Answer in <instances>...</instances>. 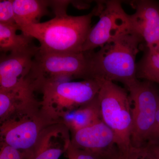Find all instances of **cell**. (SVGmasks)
Returning a JSON list of instances; mask_svg holds the SVG:
<instances>
[{"label": "cell", "mask_w": 159, "mask_h": 159, "mask_svg": "<svg viewBox=\"0 0 159 159\" xmlns=\"http://www.w3.org/2000/svg\"><path fill=\"white\" fill-rule=\"evenodd\" d=\"M97 3L95 9L99 20L90 30L81 52L94 51L132 31L130 15L124 11L120 1L111 0Z\"/></svg>", "instance_id": "ba28073f"}, {"label": "cell", "mask_w": 159, "mask_h": 159, "mask_svg": "<svg viewBox=\"0 0 159 159\" xmlns=\"http://www.w3.org/2000/svg\"><path fill=\"white\" fill-rule=\"evenodd\" d=\"M138 151L152 159H159V145H146Z\"/></svg>", "instance_id": "7402d4cb"}, {"label": "cell", "mask_w": 159, "mask_h": 159, "mask_svg": "<svg viewBox=\"0 0 159 159\" xmlns=\"http://www.w3.org/2000/svg\"><path fill=\"white\" fill-rule=\"evenodd\" d=\"M111 159H152L145 155L140 153L136 151H134L128 157H124L118 154Z\"/></svg>", "instance_id": "603a6c76"}, {"label": "cell", "mask_w": 159, "mask_h": 159, "mask_svg": "<svg viewBox=\"0 0 159 159\" xmlns=\"http://www.w3.org/2000/svg\"><path fill=\"white\" fill-rule=\"evenodd\" d=\"M32 90H0V122L25 111L40 106Z\"/></svg>", "instance_id": "4fadbf2b"}, {"label": "cell", "mask_w": 159, "mask_h": 159, "mask_svg": "<svg viewBox=\"0 0 159 159\" xmlns=\"http://www.w3.org/2000/svg\"><path fill=\"white\" fill-rule=\"evenodd\" d=\"M16 22L21 27L39 23L43 16L49 14L50 1L13 0Z\"/></svg>", "instance_id": "9a60e30c"}, {"label": "cell", "mask_w": 159, "mask_h": 159, "mask_svg": "<svg viewBox=\"0 0 159 159\" xmlns=\"http://www.w3.org/2000/svg\"><path fill=\"white\" fill-rule=\"evenodd\" d=\"M67 128L61 123L49 126L44 131L39 141L28 159H59L66 152L70 140L62 143L58 141Z\"/></svg>", "instance_id": "7c38bea8"}, {"label": "cell", "mask_w": 159, "mask_h": 159, "mask_svg": "<svg viewBox=\"0 0 159 159\" xmlns=\"http://www.w3.org/2000/svg\"><path fill=\"white\" fill-rule=\"evenodd\" d=\"M39 47L20 53L4 54L0 59V90L33 91L27 80ZM34 92V91H33Z\"/></svg>", "instance_id": "30bf717a"}, {"label": "cell", "mask_w": 159, "mask_h": 159, "mask_svg": "<svg viewBox=\"0 0 159 159\" xmlns=\"http://www.w3.org/2000/svg\"><path fill=\"white\" fill-rule=\"evenodd\" d=\"M143 56L137 63L136 76L159 84V49L150 50L142 46Z\"/></svg>", "instance_id": "e0dca14e"}, {"label": "cell", "mask_w": 159, "mask_h": 159, "mask_svg": "<svg viewBox=\"0 0 159 159\" xmlns=\"http://www.w3.org/2000/svg\"><path fill=\"white\" fill-rule=\"evenodd\" d=\"M29 155L28 152L21 151L1 143L0 159H28Z\"/></svg>", "instance_id": "d6986e66"}, {"label": "cell", "mask_w": 159, "mask_h": 159, "mask_svg": "<svg viewBox=\"0 0 159 159\" xmlns=\"http://www.w3.org/2000/svg\"><path fill=\"white\" fill-rule=\"evenodd\" d=\"M89 79L87 52L43 53L33 58L27 80L34 92L48 83Z\"/></svg>", "instance_id": "277c9868"}, {"label": "cell", "mask_w": 159, "mask_h": 159, "mask_svg": "<svg viewBox=\"0 0 159 159\" xmlns=\"http://www.w3.org/2000/svg\"><path fill=\"white\" fill-rule=\"evenodd\" d=\"M146 145H159V108L153 126L147 138Z\"/></svg>", "instance_id": "44dd1931"}, {"label": "cell", "mask_w": 159, "mask_h": 159, "mask_svg": "<svg viewBox=\"0 0 159 159\" xmlns=\"http://www.w3.org/2000/svg\"><path fill=\"white\" fill-rule=\"evenodd\" d=\"M66 152L69 159H99L88 152L75 148L71 144V140Z\"/></svg>", "instance_id": "ffe728a7"}, {"label": "cell", "mask_w": 159, "mask_h": 159, "mask_svg": "<svg viewBox=\"0 0 159 159\" xmlns=\"http://www.w3.org/2000/svg\"><path fill=\"white\" fill-rule=\"evenodd\" d=\"M0 123L1 143L21 151L31 152L44 131L58 122L50 119L39 107L16 114Z\"/></svg>", "instance_id": "8992f818"}, {"label": "cell", "mask_w": 159, "mask_h": 159, "mask_svg": "<svg viewBox=\"0 0 159 159\" xmlns=\"http://www.w3.org/2000/svg\"><path fill=\"white\" fill-rule=\"evenodd\" d=\"M129 3L135 11L130 15L132 30L142 38L144 47L159 49V1L136 0Z\"/></svg>", "instance_id": "8fae6325"}, {"label": "cell", "mask_w": 159, "mask_h": 159, "mask_svg": "<svg viewBox=\"0 0 159 159\" xmlns=\"http://www.w3.org/2000/svg\"><path fill=\"white\" fill-rule=\"evenodd\" d=\"M100 83L98 99L102 121L111 129L119 154L128 157L134 148L131 142L132 102L126 89L108 80Z\"/></svg>", "instance_id": "3957f363"}, {"label": "cell", "mask_w": 159, "mask_h": 159, "mask_svg": "<svg viewBox=\"0 0 159 159\" xmlns=\"http://www.w3.org/2000/svg\"><path fill=\"white\" fill-rule=\"evenodd\" d=\"M144 44L131 31L122 34L98 51H87L89 79L122 83L127 89L138 80L136 58Z\"/></svg>", "instance_id": "6da1fadb"}, {"label": "cell", "mask_w": 159, "mask_h": 159, "mask_svg": "<svg viewBox=\"0 0 159 159\" xmlns=\"http://www.w3.org/2000/svg\"><path fill=\"white\" fill-rule=\"evenodd\" d=\"M99 89V80L93 79L45 84L38 90L43 95L41 109L50 119L60 123L65 114L93 99Z\"/></svg>", "instance_id": "5b68a950"}, {"label": "cell", "mask_w": 159, "mask_h": 159, "mask_svg": "<svg viewBox=\"0 0 159 159\" xmlns=\"http://www.w3.org/2000/svg\"><path fill=\"white\" fill-rule=\"evenodd\" d=\"M0 23L17 25L15 16L13 0L0 1Z\"/></svg>", "instance_id": "ac0fdd59"}, {"label": "cell", "mask_w": 159, "mask_h": 159, "mask_svg": "<svg viewBox=\"0 0 159 159\" xmlns=\"http://www.w3.org/2000/svg\"><path fill=\"white\" fill-rule=\"evenodd\" d=\"M67 9L55 10V16L44 22L21 27L19 30L39 42L43 53H78L92 27L95 8L85 15L72 16Z\"/></svg>", "instance_id": "7a4b0ae2"}, {"label": "cell", "mask_w": 159, "mask_h": 159, "mask_svg": "<svg viewBox=\"0 0 159 159\" xmlns=\"http://www.w3.org/2000/svg\"><path fill=\"white\" fill-rule=\"evenodd\" d=\"M71 143L99 159H111L119 153L113 132L102 120L72 134Z\"/></svg>", "instance_id": "9c48e42d"}, {"label": "cell", "mask_w": 159, "mask_h": 159, "mask_svg": "<svg viewBox=\"0 0 159 159\" xmlns=\"http://www.w3.org/2000/svg\"><path fill=\"white\" fill-rule=\"evenodd\" d=\"M102 120L97 96L88 103L65 114L60 119L59 122L73 134Z\"/></svg>", "instance_id": "5bb4252c"}, {"label": "cell", "mask_w": 159, "mask_h": 159, "mask_svg": "<svg viewBox=\"0 0 159 159\" xmlns=\"http://www.w3.org/2000/svg\"><path fill=\"white\" fill-rule=\"evenodd\" d=\"M155 84L138 80L127 89L132 104L131 142L134 149L145 146L159 108V91Z\"/></svg>", "instance_id": "52a82bcc"}, {"label": "cell", "mask_w": 159, "mask_h": 159, "mask_svg": "<svg viewBox=\"0 0 159 159\" xmlns=\"http://www.w3.org/2000/svg\"><path fill=\"white\" fill-rule=\"evenodd\" d=\"M17 25L0 23V51L6 53H15L30 51L37 48L33 43V38L28 34H17Z\"/></svg>", "instance_id": "2e32d148"}]
</instances>
